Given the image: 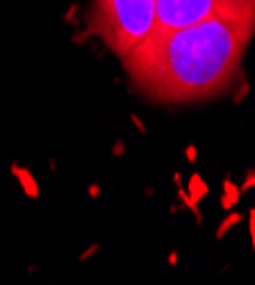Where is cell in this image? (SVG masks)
Listing matches in <instances>:
<instances>
[{"instance_id":"9a60e30c","label":"cell","mask_w":255,"mask_h":285,"mask_svg":"<svg viewBox=\"0 0 255 285\" xmlns=\"http://www.w3.org/2000/svg\"><path fill=\"white\" fill-rule=\"evenodd\" d=\"M89 196H91V199L100 196V185H91V187H89Z\"/></svg>"},{"instance_id":"7a4b0ae2","label":"cell","mask_w":255,"mask_h":285,"mask_svg":"<svg viewBox=\"0 0 255 285\" xmlns=\"http://www.w3.org/2000/svg\"><path fill=\"white\" fill-rule=\"evenodd\" d=\"M93 30L126 60L155 30V0H96Z\"/></svg>"},{"instance_id":"2e32d148","label":"cell","mask_w":255,"mask_h":285,"mask_svg":"<svg viewBox=\"0 0 255 285\" xmlns=\"http://www.w3.org/2000/svg\"><path fill=\"white\" fill-rule=\"evenodd\" d=\"M176 260H178V256H176V253H171V256H169V265H176Z\"/></svg>"},{"instance_id":"5b68a950","label":"cell","mask_w":255,"mask_h":285,"mask_svg":"<svg viewBox=\"0 0 255 285\" xmlns=\"http://www.w3.org/2000/svg\"><path fill=\"white\" fill-rule=\"evenodd\" d=\"M12 174L18 178V183H21V189L30 196V199H39V183L32 178V174H30L28 169L18 167V164L14 162V164H12Z\"/></svg>"},{"instance_id":"7c38bea8","label":"cell","mask_w":255,"mask_h":285,"mask_svg":"<svg viewBox=\"0 0 255 285\" xmlns=\"http://www.w3.org/2000/svg\"><path fill=\"white\" fill-rule=\"evenodd\" d=\"M184 155H187L189 162H196V146H187L184 148Z\"/></svg>"},{"instance_id":"ba28073f","label":"cell","mask_w":255,"mask_h":285,"mask_svg":"<svg viewBox=\"0 0 255 285\" xmlns=\"http://www.w3.org/2000/svg\"><path fill=\"white\" fill-rule=\"evenodd\" d=\"M223 192H226V194H223V196H226V199H230V201H233V203H237V201H239V194H241V192H239V187H235V185H233V183H230V181H226V183H223Z\"/></svg>"},{"instance_id":"30bf717a","label":"cell","mask_w":255,"mask_h":285,"mask_svg":"<svg viewBox=\"0 0 255 285\" xmlns=\"http://www.w3.org/2000/svg\"><path fill=\"white\" fill-rule=\"evenodd\" d=\"M248 222H251V240H253V251H255V208L248 212Z\"/></svg>"},{"instance_id":"8992f818","label":"cell","mask_w":255,"mask_h":285,"mask_svg":"<svg viewBox=\"0 0 255 285\" xmlns=\"http://www.w3.org/2000/svg\"><path fill=\"white\" fill-rule=\"evenodd\" d=\"M187 194H189L196 203H200L207 196V183L203 181L199 174H194L189 178V185H187Z\"/></svg>"},{"instance_id":"277c9868","label":"cell","mask_w":255,"mask_h":285,"mask_svg":"<svg viewBox=\"0 0 255 285\" xmlns=\"http://www.w3.org/2000/svg\"><path fill=\"white\" fill-rule=\"evenodd\" d=\"M221 14L255 21V0H217Z\"/></svg>"},{"instance_id":"8fae6325","label":"cell","mask_w":255,"mask_h":285,"mask_svg":"<svg viewBox=\"0 0 255 285\" xmlns=\"http://www.w3.org/2000/svg\"><path fill=\"white\" fill-rule=\"evenodd\" d=\"M96 251H98V244H91V246H89V249H87L85 253H82V256H80V263H85L87 258H91L93 253H96Z\"/></svg>"},{"instance_id":"6da1fadb","label":"cell","mask_w":255,"mask_h":285,"mask_svg":"<svg viewBox=\"0 0 255 285\" xmlns=\"http://www.w3.org/2000/svg\"><path fill=\"white\" fill-rule=\"evenodd\" d=\"M253 30L255 21L214 14L189 28L153 35L126 57L128 73L157 101H203L239 73Z\"/></svg>"},{"instance_id":"5bb4252c","label":"cell","mask_w":255,"mask_h":285,"mask_svg":"<svg viewBox=\"0 0 255 285\" xmlns=\"http://www.w3.org/2000/svg\"><path fill=\"white\" fill-rule=\"evenodd\" d=\"M112 155L114 158H121V155H123V142H116V144H114Z\"/></svg>"},{"instance_id":"9c48e42d","label":"cell","mask_w":255,"mask_h":285,"mask_svg":"<svg viewBox=\"0 0 255 285\" xmlns=\"http://www.w3.org/2000/svg\"><path fill=\"white\" fill-rule=\"evenodd\" d=\"M251 187H255V169H251L246 174V181H244V185L239 187V192H246V189H251Z\"/></svg>"},{"instance_id":"52a82bcc","label":"cell","mask_w":255,"mask_h":285,"mask_svg":"<svg viewBox=\"0 0 255 285\" xmlns=\"http://www.w3.org/2000/svg\"><path fill=\"white\" fill-rule=\"evenodd\" d=\"M241 219H244V217H241V212H233V215H228L226 219H223V222L219 224V230H217V237H219V240H221V237L226 235V233H228V230H230V228H233L235 224H239Z\"/></svg>"},{"instance_id":"3957f363","label":"cell","mask_w":255,"mask_h":285,"mask_svg":"<svg viewBox=\"0 0 255 285\" xmlns=\"http://www.w3.org/2000/svg\"><path fill=\"white\" fill-rule=\"evenodd\" d=\"M214 14H221L217 0H155L153 35H166L173 30L189 28Z\"/></svg>"},{"instance_id":"4fadbf2b","label":"cell","mask_w":255,"mask_h":285,"mask_svg":"<svg viewBox=\"0 0 255 285\" xmlns=\"http://www.w3.org/2000/svg\"><path fill=\"white\" fill-rule=\"evenodd\" d=\"M130 121H132V123L137 125V130H139V132H146V125H144L142 121H139V117H137V114H130Z\"/></svg>"}]
</instances>
